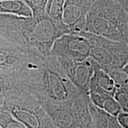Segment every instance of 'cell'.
Listing matches in <instances>:
<instances>
[{"mask_svg":"<svg viewBox=\"0 0 128 128\" xmlns=\"http://www.w3.org/2000/svg\"><path fill=\"white\" fill-rule=\"evenodd\" d=\"M16 72L23 88L36 96L40 103H68L81 94L54 56L28 54Z\"/></svg>","mask_w":128,"mask_h":128,"instance_id":"cell-1","label":"cell"},{"mask_svg":"<svg viewBox=\"0 0 128 128\" xmlns=\"http://www.w3.org/2000/svg\"><path fill=\"white\" fill-rule=\"evenodd\" d=\"M71 33L65 23H56L46 14L25 17L0 14V37L28 54L49 56L55 42Z\"/></svg>","mask_w":128,"mask_h":128,"instance_id":"cell-2","label":"cell"},{"mask_svg":"<svg viewBox=\"0 0 128 128\" xmlns=\"http://www.w3.org/2000/svg\"><path fill=\"white\" fill-rule=\"evenodd\" d=\"M82 32L124 42L128 33V12L118 0H96Z\"/></svg>","mask_w":128,"mask_h":128,"instance_id":"cell-3","label":"cell"},{"mask_svg":"<svg viewBox=\"0 0 128 128\" xmlns=\"http://www.w3.org/2000/svg\"><path fill=\"white\" fill-rule=\"evenodd\" d=\"M2 108L28 128H56L39 99L26 91L4 98Z\"/></svg>","mask_w":128,"mask_h":128,"instance_id":"cell-4","label":"cell"},{"mask_svg":"<svg viewBox=\"0 0 128 128\" xmlns=\"http://www.w3.org/2000/svg\"><path fill=\"white\" fill-rule=\"evenodd\" d=\"M88 96L81 93L68 103H40L56 128H90Z\"/></svg>","mask_w":128,"mask_h":128,"instance_id":"cell-5","label":"cell"},{"mask_svg":"<svg viewBox=\"0 0 128 128\" xmlns=\"http://www.w3.org/2000/svg\"><path fill=\"white\" fill-rule=\"evenodd\" d=\"M89 40L90 56L106 71L122 69L128 62V48L122 42L114 41L87 32H80Z\"/></svg>","mask_w":128,"mask_h":128,"instance_id":"cell-6","label":"cell"},{"mask_svg":"<svg viewBox=\"0 0 128 128\" xmlns=\"http://www.w3.org/2000/svg\"><path fill=\"white\" fill-rule=\"evenodd\" d=\"M90 44L86 37L71 33L62 35L55 42L50 55L81 62L90 57Z\"/></svg>","mask_w":128,"mask_h":128,"instance_id":"cell-7","label":"cell"},{"mask_svg":"<svg viewBox=\"0 0 128 128\" xmlns=\"http://www.w3.org/2000/svg\"><path fill=\"white\" fill-rule=\"evenodd\" d=\"M64 71L81 93L88 96L90 81L100 65L90 56L81 62L58 58Z\"/></svg>","mask_w":128,"mask_h":128,"instance_id":"cell-8","label":"cell"},{"mask_svg":"<svg viewBox=\"0 0 128 128\" xmlns=\"http://www.w3.org/2000/svg\"><path fill=\"white\" fill-rule=\"evenodd\" d=\"M96 0H66L63 22L71 33L83 31L86 17Z\"/></svg>","mask_w":128,"mask_h":128,"instance_id":"cell-9","label":"cell"},{"mask_svg":"<svg viewBox=\"0 0 128 128\" xmlns=\"http://www.w3.org/2000/svg\"><path fill=\"white\" fill-rule=\"evenodd\" d=\"M28 54L0 37V70H16Z\"/></svg>","mask_w":128,"mask_h":128,"instance_id":"cell-10","label":"cell"},{"mask_svg":"<svg viewBox=\"0 0 128 128\" xmlns=\"http://www.w3.org/2000/svg\"><path fill=\"white\" fill-rule=\"evenodd\" d=\"M116 87L114 81L108 73L102 68L96 70L88 86V94L111 96L114 97Z\"/></svg>","mask_w":128,"mask_h":128,"instance_id":"cell-11","label":"cell"},{"mask_svg":"<svg viewBox=\"0 0 128 128\" xmlns=\"http://www.w3.org/2000/svg\"><path fill=\"white\" fill-rule=\"evenodd\" d=\"M90 113V128H124L120 124L117 117L97 108L89 102Z\"/></svg>","mask_w":128,"mask_h":128,"instance_id":"cell-12","label":"cell"},{"mask_svg":"<svg viewBox=\"0 0 128 128\" xmlns=\"http://www.w3.org/2000/svg\"><path fill=\"white\" fill-rule=\"evenodd\" d=\"M24 91L16 76V70H0V96L6 98Z\"/></svg>","mask_w":128,"mask_h":128,"instance_id":"cell-13","label":"cell"},{"mask_svg":"<svg viewBox=\"0 0 128 128\" xmlns=\"http://www.w3.org/2000/svg\"><path fill=\"white\" fill-rule=\"evenodd\" d=\"M0 14L32 17L33 14L24 0H1Z\"/></svg>","mask_w":128,"mask_h":128,"instance_id":"cell-14","label":"cell"},{"mask_svg":"<svg viewBox=\"0 0 128 128\" xmlns=\"http://www.w3.org/2000/svg\"><path fill=\"white\" fill-rule=\"evenodd\" d=\"M65 2L66 0H48L45 8L46 15L56 23H64L63 14Z\"/></svg>","mask_w":128,"mask_h":128,"instance_id":"cell-15","label":"cell"},{"mask_svg":"<svg viewBox=\"0 0 128 128\" xmlns=\"http://www.w3.org/2000/svg\"><path fill=\"white\" fill-rule=\"evenodd\" d=\"M0 126L2 128H28L3 108H0Z\"/></svg>","mask_w":128,"mask_h":128,"instance_id":"cell-16","label":"cell"},{"mask_svg":"<svg viewBox=\"0 0 128 128\" xmlns=\"http://www.w3.org/2000/svg\"><path fill=\"white\" fill-rule=\"evenodd\" d=\"M31 9L33 17H40L45 14L48 0H24Z\"/></svg>","mask_w":128,"mask_h":128,"instance_id":"cell-17","label":"cell"},{"mask_svg":"<svg viewBox=\"0 0 128 128\" xmlns=\"http://www.w3.org/2000/svg\"><path fill=\"white\" fill-rule=\"evenodd\" d=\"M114 97L119 103L122 111L128 112V92L116 91Z\"/></svg>","mask_w":128,"mask_h":128,"instance_id":"cell-18","label":"cell"},{"mask_svg":"<svg viewBox=\"0 0 128 128\" xmlns=\"http://www.w3.org/2000/svg\"><path fill=\"white\" fill-rule=\"evenodd\" d=\"M117 119L124 128H128V112H121L117 116Z\"/></svg>","mask_w":128,"mask_h":128,"instance_id":"cell-19","label":"cell"},{"mask_svg":"<svg viewBox=\"0 0 128 128\" xmlns=\"http://www.w3.org/2000/svg\"><path fill=\"white\" fill-rule=\"evenodd\" d=\"M124 9L128 12V0H118Z\"/></svg>","mask_w":128,"mask_h":128,"instance_id":"cell-20","label":"cell"},{"mask_svg":"<svg viewBox=\"0 0 128 128\" xmlns=\"http://www.w3.org/2000/svg\"><path fill=\"white\" fill-rule=\"evenodd\" d=\"M122 70L128 76V62L124 65V66L122 68Z\"/></svg>","mask_w":128,"mask_h":128,"instance_id":"cell-21","label":"cell"},{"mask_svg":"<svg viewBox=\"0 0 128 128\" xmlns=\"http://www.w3.org/2000/svg\"><path fill=\"white\" fill-rule=\"evenodd\" d=\"M4 102V98L2 96H0V108H2L3 103Z\"/></svg>","mask_w":128,"mask_h":128,"instance_id":"cell-22","label":"cell"},{"mask_svg":"<svg viewBox=\"0 0 128 128\" xmlns=\"http://www.w3.org/2000/svg\"><path fill=\"white\" fill-rule=\"evenodd\" d=\"M124 42V44H126V46H127V47L128 48V34L126 35L125 39H124V42Z\"/></svg>","mask_w":128,"mask_h":128,"instance_id":"cell-23","label":"cell"},{"mask_svg":"<svg viewBox=\"0 0 128 128\" xmlns=\"http://www.w3.org/2000/svg\"><path fill=\"white\" fill-rule=\"evenodd\" d=\"M0 128H1V126H0Z\"/></svg>","mask_w":128,"mask_h":128,"instance_id":"cell-24","label":"cell"},{"mask_svg":"<svg viewBox=\"0 0 128 128\" xmlns=\"http://www.w3.org/2000/svg\"><path fill=\"white\" fill-rule=\"evenodd\" d=\"M0 1H1V0H0Z\"/></svg>","mask_w":128,"mask_h":128,"instance_id":"cell-25","label":"cell"}]
</instances>
